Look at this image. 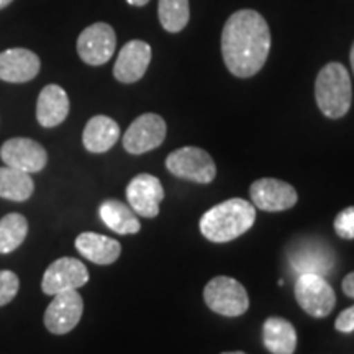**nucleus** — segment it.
<instances>
[{
  "instance_id": "nucleus-1",
  "label": "nucleus",
  "mask_w": 354,
  "mask_h": 354,
  "mask_svg": "<svg viewBox=\"0 0 354 354\" xmlns=\"http://www.w3.org/2000/svg\"><path fill=\"white\" fill-rule=\"evenodd\" d=\"M271 50V32L256 10H238L221 32V56L233 76L246 79L258 74Z\"/></svg>"
},
{
  "instance_id": "nucleus-2",
  "label": "nucleus",
  "mask_w": 354,
  "mask_h": 354,
  "mask_svg": "<svg viewBox=\"0 0 354 354\" xmlns=\"http://www.w3.org/2000/svg\"><path fill=\"white\" fill-rule=\"evenodd\" d=\"M254 221L256 210L253 203L243 198H230L207 210L198 221V227L209 241L228 243L246 233Z\"/></svg>"
},
{
  "instance_id": "nucleus-3",
  "label": "nucleus",
  "mask_w": 354,
  "mask_h": 354,
  "mask_svg": "<svg viewBox=\"0 0 354 354\" xmlns=\"http://www.w3.org/2000/svg\"><path fill=\"white\" fill-rule=\"evenodd\" d=\"M315 100L322 113L328 118H342L349 112L353 87L348 69L339 63L323 66L315 81Z\"/></svg>"
},
{
  "instance_id": "nucleus-4",
  "label": "nucleus",
  "mask_w": 354,
  "mask_h": 354,
  "mask_svg": "<svg viewBox=\"0 0 354 354\" xmlns=\"http://www.w3.org/2000/svg\"><path fill=\"white\" fill-rule=\"evenodd\" d=\"M203 300L207 307L223 317H240L250 308L245 287L236 279L227 276L212 279L203 289Z\"/></svg>"
},
{
  "instance_id": "nucleus-5",
  "label": "nucleus",
  "mask_w": 354,
  "mask_h": 354,
  "mask_svg": "<svg viewBox=\"0 0 354 354\" xmlns=\"http://www.w3.org/2000/svg\"><path fill=\"white\" fill-rule=\"evenodd\" d=\"M166 167L171 174L197 184H210L216 176L214 159L205 149L184 146L166 158Z\"/></svg>"
},
{
  "instance_id": "nucleus-6",
  "label": "nucleus",
  "mask_w": 354,
  "mask_h": 354,
  "mask_svg": "<svg viewBox=\"0 0 354 354\" xmlns=\"http://www.w3.org/2000/svg\"><path fill=\"white\" fill-rule=\"evenodd\" d=\"M295 300L305 313L313 318L328 317L336 304L333 287L325 277L317 274H302L295 282Z\"/></svg>"
},
{
  "instance_id": "nucleus-7",
  "label": "nucleus",
  "mask_w": 354,
  "mask_h": 354,
  "mask_svg": "<svg viewBox=\"0 0 354 354\" xmlns=\"http://www.w3.org/2000/svg\"><path fill=\"white\" fill-rule=\"evenodd\" d=\"M290 268L299 276L302 274H317V276H328L335 268L333 250L322 240H302L294 243L287 253Z\"/></svg>"
},
{
  "instance_id": "nucleus-8",
  "label": "nucleus",
  "mask_w": 354,
  "mask_h": 354,
  "mask_svg": "<svg viewBox=\"0 0 354 354\" xmlns=\"http://www.w3.org/2000/svg\"><path fill=\"white\" fill-rule=\"evenodd\" d=\"M84 312V300L77 290H64L53 295L44 312V326L53 335H66L76 328Z\"/></svg>"
},
{
  "instance_id": "nucleus-9",
  "label": "nucleus",
  "mask_w": 354,
  "mask_h": 354,
  "mask_svg": "<svg viewBox=\"0 0 354 354\" xmlns=\"http://www.w3.org/2000/svg\"><path fill=\"white\" fill-rule=\"evenodd\" d=\"M117 48V35L109 24L88 25L77 38L79 57L88 66L109 63Z\"/></svg>"
},
{
  "instance_id": "nucleus-10",
  "label": "nucleus",
  "mask_w": 354,
  "mask_h": 354,
  "mask_svg": "<svg viewBox=\"0 0 354 354\" xmlns=\"http://www.w3.org/2000/svg\"><path fill=\"white\" fill-rule=\"evenodd\" d=\"M166 122L156 113H145L128 127L123 135V148L131 154L153 151L166 138Z\"/></svg>"
},
{
  "instance_id": "nucleus-11",
  "label": "nucleus",
  "mask_w": 354,
  "mask_h": 354,
  "mask_svg": "<svg viewBox=\"0 0 354 354\" xmlns=\"http://www.w3.org/2000/svg\"><path fill=\"white\" fill-rule=\"evenodd\" d=\"M88 271L79 259L59 258L44 271L41 289L46 295H56L64 290H77L86 286Z\"/></svg>"
},
{
  "instance_id": "nucleus-12",
  "label": "nucleus",
  "mask_w": 354,
  "mask_h": 354,
  "mask_svg": "<svg viewBox=\"0 0 354 354\" xmlns=\"http://www.w3.org/2000/svg\"><path fill=\"white\" fill-rule=\"evenodd\" d=\"M0 158L13 169H19L28 174L44 169L48 162V153L41 145L30 138H10L0 148Z\"/></svg>"
},
{
  "instance_id": "nucleus-13",
  "label": "nucleus",
  "mask_w": 354,
  "mask_h": 354,
  "mask_svg": "<svg viewBox=\"0 0 354 354\" xmlns=\"http://www.w3.org/2000/svg\"><path fill=\"white\" fill-rule=\"evenodd\" d=\"M165 198L161 180L151 174H138L127 187V201L136 215L154 218L159 214V203Z\"/></svg>"
},
{
  "instance_id": "nucleus-14",
  "label": "nucleus",
  "mask_w": 354,
  "mask_h": 354,
  "mask_svg": "<svg viewBox=\"0 0 354 354\" xmlns=\"http://www.w3.org/2000/svg\"><path fill=\"white\" fill-rule=\"evenodd\" d=\"M251 201L258 209L264 212H284L289 210L299 201L297 192L290 184L284 180L264 177L256 180L250 189Z\"/></svg>"
},
{
  "instance_id": "nucleus-15",
  "label": "nucleus",
  "mask_w": 354,
  "mask_h": 354,
  "mask_svg": "<svg viewBox=\"0 0 354 354\" xmlns=\"http://www.w3.org/2000/svg\"><path fill=\"white\" fill-rule=\"evenodd\" d=\"M151 63V46L141 39H131L118 53L113 66V76L118 82H138Z\"/></svg>"
},
{
  "instance_id": "nucleus-16",
  "label": "nucleus",
  "mask_w": 354,
  "mask_h": 354,
  "mask_svg": "<svg viewBox=\"0 0 354 354\" xmlns=\"http://www.w3.org/2000/svg\"><path fill=\"white\" fill-rule=\"evenodd\" d=\"M41 61L26 48H10L0 53V81L21 84L38 76Z\"/></svg>"
},
{
  "instance_id": "nucleus-17",
  "label": "nucleus",
  "mask_w": 354,
  "mask_h": 354,
  "mask_svg": "<svg viewBox=\"0 0 354 354\" xmlns=\"http://www.w3.org/2000/svg\"><path fill=\"white\" fill-rule=\"evenodd\" d=\"M69 115V97L61 86L50 84L39 92L37 102V120L44 128L61 125Z\"/></svg>"
},
{
  "instance_id": "nucleus-18",
  "label": "nucleus",
  "mask_w": 354,
  "mask_h": 354,
  "mask_svg": "<svg viewBox=\"0 0 354 354\" xmlns=\"http://www.w3.org/2000/svg\"><path fill=\"white\" fill-rule=\"evenodd\" d=\"M76 250L84 258L100 266L113 264L120 258L122 245L113 238L104 234L86 232L76 238Z\"/></svg>"
},
{
  "instance_id": "nucleus-19",
  "label": "nucleus",
  "mask_w": 354,
  "mask_h": 354,
  "mask_svg": "<svg viewBox=\"0 0 354 354\" xmlns=\"http://www.w3.org/2000/svg\"><path fill=\"white\" fill-rule=\"evenodd\" d=\"M120 138L118 123L105 115H95L87 122L82 133V143L87 151L105 153Z\"/></svg>"
},
{
  "instance_id": "nucleus-20",
  "label": "nucleus",
  "mask_w": 354,
  "mask_h": 354,
  "mask_svg": "<svg viewBox=\"0 0 354 354\" xmlns=\"http://www.w3.org/2000/svg\"><path fill=\"white\" fill-rule=\"evenodd\" d=\"M263 342L272 354H294L297 348V333L290 322L284 318L271 317L264 322Z\"/></svg>"
},
{
  "instance_id": "nucleus-21",
  "label": "nucleus",
  "mask_w": 354,
  "mask_h": 354,
  "mask_svg": "<svg viewBox=\"0 0 354 354\" xmlns=\"http://www.w3.org/2000/svg\"><path fill=\"white\" fill-rule=\"evenodd\" d=\"M100 220L118 234H135L141 230L140 220L131 207L118 201H105L99 207Z\"/></svg>"
},
{
  "instance_id": "nucleus-22",
  "label": "nucleus",
  "mask_w": 354,
  "mask_h": 354,
  "mask_svg": "<svg viewBox=\"0 0 354 354\" xmlns=\"http://www.w3.org/2000/svg\"><path fill=\"white\" fill-rule=\"evenodd\" d=\"M35 183L28 172L0 167V197L13 202H25L33 196Z\"/></svg>"
},
{
  "instance_id": "nucleus-23",
  "label": "nucleus",
  "mask_w": 354,
  "mask_h": 354,
  "mask_svg": "<svg viewBox=\"0 0 354 354\" xmlns=\"http://www.w3.org/2000/svg\"><path fill=\"white\" fill-rule=\"evenodd\" d=\"M28 221L21 214H7L0 220V254H8L25 241Z\"/></svg>"
},
{
  "instance_id": "nucleus-24",
  "label": "nucleus",
  "mask_w": 354,
  "mask_h": 354,
  "mask_svg": "<svg viewBox=\"0 0 354 354\" xmlns=\"http://www.w3.org/2000/svg\"><path fill=\"white\" fill-rule=\"evenodd\" d=\"M158 17L166 32L179 33L189 24V0H159Z\"/></svg>"
},
{
  "instance_id": "nucleus-25",
  "label": "nucleus",
  "mask_w": 354,
  "mask_h": 354,
  "mask_svg": "<svg viewBox=\"0 0 354 354\" xmlns=\"http://www.w3.org/2000/svg\"><path fill=\"white\" fill-rule=\"evenodd\" d=\"M20 289V279L13 271H0V307L10 304Z\"/></svg>"
},
{
  "instance_id": "nucleus-26",
  "label": "nucleus",
  "mask_w": 354,
  "mask_h": 354,
  "mask_svg": "<svg viewBox=\"0 0 354 354\" xmlns=\"http://www.w3.org/2000/svg\"><path fill=\"white\" fill-rule=\"evenodd\" d=\"M335 232L343 240H354V207L339 212L335 218Z\"/></svg>"
},
{
  "instance_id": "nucleus-27",
  "label": "nucleus",
  "mask_w": 354,
  "mask_h": 354,
  "mask_svg": "<svg viewBox=\"0 0 354 354\" xmlns=\"http://www.w3.org/2000/svg\"><path fill=\"white\" fill-rule=\"evenodd\" d=\"M335 328L342 333H353L354 331V305L342 312L336 318Z\"/></svg>"
},
{
  "instance_id": "nucleus-28",
  "label": "nucleus",
  "mask_w": 354,
  "mask_h": 354,
  "mask_svg": "<svg viewBox=\"0 0 354 354\" xmlns=\"http://www.w3.org/2000/svg\"><path fill=\"white\" fill-rule=\"evenodd\" d=\"M343 292L348 295V297L354 299V272L348 274L343 281Z\"/></svg>"
},
{
  "instance_id": "nucleus-29",
  "label": "nucleus",
  "mask_w": 354,
  "mask_h": 354,
  "mask_svg": "<svg viewBox=\"0 0 354 354\" xmlns=\"http://www.w3.org/2000/svg\"><path fill=\"white\" fill-rule=\"evenodd\" d=\"M128 3H130V6H135V7H143V6H146V3L149 2V0H127Z\"/></svg>"
},
{
  "instance_id": "nucleus-30",
  "label": "nucleus",
  "mask_w": 354,
  "mask_h": 354,
  "mask_svg": "<svg viewBox=\"0 0 354 354\" xmlns=\"http://www.w3.org/2000/svg\"><path fill=\"white\" fill-rule=\"evenodd\" d=\"M12 2H13V0H0V10H2V8H6V7L10 6Z\"/></svg>"
},
{
  "instance_id": "nucleus-31",
  "label": "nucleus",
  "mask_w": 354,
  "mask_h": 354,
  "mask_svg": "<svg viewBox=\"0 0 354 354\" xmlns=\"http://www.w3.org/2000/svg\"><path fill=\"white\" fill-rule=\"evenodd\" d=\"M349 59H351V68H353V74H354V43L351 48V55H349Z\"/></svg>"
},
{
  "instance_id": "nucleus-32",
  "label": "nucleus",
  "mask_w": 354,
  "mask_h": 354,
  "mask_svg": "<svg viewBox=\"0 0 354 354\" xmlns=\"http://www.w3.org/2000/svg\"><path fill=\"white\" fill-rule=\"evenodd\" d=\"M223 354H246V353H241V351H232V353H223Z\"/></svg>"
}]
</instances>
